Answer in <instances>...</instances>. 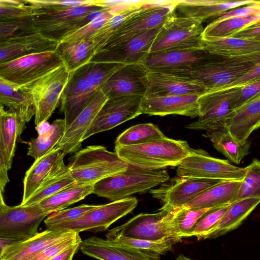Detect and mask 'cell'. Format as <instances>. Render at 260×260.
<instances>
[{
	"mask_svg": "<svg viewBox=\"0 0 260 260\" xmlns=\"http://www.w3.org/2000/svg\"><path fill=\"white\" fill-rule=\"evenodd\" d=\"M191 149L187 141L167 137L137 145L115 146V152L127 164L151 170L178 166Z\"/></svg>",
	"mask_w": 260,
	"mask_h": 260,
	"instance_id": "cell-1",
	"label": "cell"
},
{
	"mask_svg": "<svg viewBox=\"0 0 260 260\" xmlns=\"http://www.w3.org/2000/svg\"><path fill=\"white\" fill-rule=\"evenodd\" d=\"M260 62V50L241 56L222 57L200 67L159 71L190 77L201 82L208 91L228 88Z\"/></svg>",
	"mask_w": 260,
	"mask_h": 260,
	"instance_id": "cell-2",
	"label": "cell"
},
{
	"mask_svg": "<svg viewBox=\"0 0 260 260\" xmlns=\"http://www.w3.org/2000/svg\"><path fill=\"white\" fill-rule=\"evenodd\" d=\"M170 179L164 169H148L128 164L126 170L94 184L92 193L116 201L152 189Z\"/></svg>",
	"mask_w": 260,
	"mask_h": 260,
	"instance_id": "cell-3",
	"label": "cell"
},
{
	"mask_svg": "<svg viewBox=\"0 0 260 260\" xmlns=\"http://www.w3.org/2000/svg\"><path fill=\"white\" fill-rule=\"evenodd\" d=\"M108 7L94 4L67 9H32L30 17L37 31L43 36L60 42L64 38L88 23Z\"/></svg>",
	"mask_w": 260,
	"mask_h": 260,
	"instance_id": "cell-4",
	"label": "cell"
},
{
	"mask_svg": "<svg viewBox=\"0 0 260 260\" xmlns=\"http://www.w3.org/2000/svg\"><path fill=\"white\" fill-rule=\"evenodd\" d=\"M76 184H94L125 171L128 164L102 145L88 146L75 152L68 165Z\"/></svg>",
	"mask_w": 260,
	"mask_h": 260,
	"instance_id": "cell-5",
	"label": "cell"
},
{
	"mask_svg": "<svg viewBox=\"0 0 260 260\" xmlns=\"http://www.w3.org/2000/svg\"><path fill=\"white\" fill-rule=\"evenodd\" d=\"M202 23L197 19L177 16L174 13L162 25L151 46L150 54L204 47Z\"/></svg>",
	"mask_w": 260,
	"mask_h": 260,
	"instance_id": "cell-6",
	"label": "cell"
},
{
	"mask_svg": "<svg viewBox=\"0 0 260 260\" xmlns=\"http://www.w3.org/2000/svg\"><path fill=\"white\" fill-rule=\"evenodd\" d=\"M56 51L26 55L0 64V78L22 86L27 84L64 65Z\"/></svg>",
	"mask_w": 260,
	"mask_h": 260,
	"instance_id": "cell-7",
	"label": "cell"
},
{
	"mask_svg": "<svg viewBox=\"0 0 260 260\" xmlns=\"http://www.w3.org/2000/svg\"><path fill=\"white\" fill-rule=\"evenodd\" d=\"M71 73L64 64L43 77L22 85L31 94L36 107L37 126L51 117L60 101Z\"/></svg>",
	"mask_w": 260,
	"mask_h": 260,
	"instance_id": "cell-8",
	"label": "cell"
},
{
	"mask_svg": "<svg viewBox=\"0 0 260 260\" xmlns=\"http://www.w3.org/2000/svg\"><path fill=\"white\" fill-rule=\"evenodd\" d=\"M177 3V1H151L129 18L100 51L114 48L138 34L163 25L175 13Z\"/></svg>",
	"mask_w": 260,
	"mask_h": 260,
	"instance_id": "cell-9",
	"label": "cell"
},
{
	"mask_svg": "<svg viewBox=\"0 0 260 260\" xmlns=\"http://www.w3.org/2000/svg\"><path fill=\"white\" fill-rule=\"evenodd\" d=\"M177 176L223 181H242L245 167L231 164L229 160L213 157L205 151L192 149L190 155L177 166Z\"/></svg>",
	"mask_w": 260,
	"mask_h": 260,
	"instance_id": "cell-10",
	"label": "cell"
},
{
	"mask_svg": "<svg viewBox=\"0 0 260 260\" xmlns=\"http://www.w3.org/2000/svg\"><path fill=\"white\" fill-rule=\"evenodd\" d=\"M48 214L38 204L9 206L0 194V237L24 241L36 235L39 224Z\"/></svg>",
	"mask_w": 260,
	"mask_h": 260,
	"instance_id": "cell-11",
	"label": "cell"
},
{
	"mask_svg": "<svg viewBox=\"0 0 260 260\" xmlns=\"http://www.w3.org/2000/svg\"><path fill=\"white\" fill-rule=\"evenodd\" d=\"M242 86L231 87L208 91L198 99V120L185 127L192 130H205L224 124L234 109Z\"/></svg>",
	"mask_w": 260,
	"mask_h": 260,
	"instance_id": "cell-12",
	"label": "cell"
},
{
	"mask_svg": "<svg viewBox=\"0 0 260 260\" xmlns=\"http://www.w3.org/2000/svg\"><path fill=\"white\" fill-rule=\"evenodd\" d=\"M134 197L98 205L78 219L55 225L49 230H71L77 233L85 231L100 232L106 231L114 222L131 212L137 206Z\"/></svg>",
	"mask_w": 260,
	"mask_h": 260,
	"instance_id": "cell-13",
	"label": "cell"
},
{
	"mask_svg": "<svg viewBox=\"0 0 260 260\" xmlns=\"http://www.w3.org/2000/svg\"><path fill=\"white\" fill-rule=\"evenodd\" d=\"M223 181L177 176L158 188L151 189L150 192L154 198L163 203L160 209L170 212L183 206L207 189Z\"/></svg>",
	"mask_w": 260,
	"mask_h": 260,
	"instance_id": "cell-14",
	"label": "cell"
},
{
	"mask_svg": "<svg viewBox=\"0 0 260 260\" xmlns=\"http://www.w3.org/2000/svg\"><path fill=\"white\" fill-rule=\"evenodd\" d=\"M169 212L160 209L155 213L139 214L125 223L109 230L106 235V238L110 240L122 236L156 241L174 236L167 221Z\"/></svg>",
	"mask_w": 260,
	"mask_h": 260,
	"instance_id": "cell-15",
	"label": "cell"
},
{
	"mask_svg": "<svg viewBox=\"0 0 260 260\" xmlns=\"http://www.w3.org/2000/svg\"><path fill=\"white\" fill-rule=\"evenodd\" d=\"M143 98L141 95H131L109 99L98 113L82 141L142 114L141 105Z\"/></svg>",
	"mask_w": 260,
	"mask_h": 260,
	"instance_id": "cell-16",
	"label": "cell"
},
{
	"mask_svg": "<svg viewBox=\"0 0 260 260\" xmlns=\"http://www.w3.org/2000/svg\"><path fill=\"white\" fill-rule=\"evenodd\" d=\"M99 90L88 79L84 65L71 73L60 99L66 130Z\"/></svg>",
	"mask_w": 260,
	"mask_h": 260,
	"instance_id": "cell-17",
	"label": "cell"
},
{
	"mask_svg": "<svg viewBox=\"0 0 260 260\" xmlns=\"http://www.w3.org/2000/svg\"><path fill=\"white\" fill-rule=\"evenodd\" d=\"M162 25L137 35L120 45L98 52L90 61L115 62L124 64L143 63Z\"/></svg>",
	"mask_w": 260,
	"mask_h": 260,
	"instance_id": "cell-18",
	"label": "cell"
},
{
	"mask_svg": "<svg viewBox=\"0 0 260 260\" xmlns=\"http://www.w3.org/2000/svg\"><path fill=\"white\" fill-rule=\"evenodd\" d=\"M149 70L143 63L125 64L101 86L100 90L108 98L141 95L147 90Z\"/></svg>",
	"mask_w": 260,
	"mask_h": 260,
	"instance_id": "cell-19",
	"label": "cell"
},
{
	"mask_svg": "<svg viewBox=\"0 0 260 260\" xmlns=\"http://www.w3.org/2000/svg\"><path fill=\"white\" fill-rule=\"evenodd\" d=\"M207 92V88L198 80L161 71L149 70L147 90L144 96L201 95Z\"/></svg>",
	"mask_w": 260,
	"mask_h": 260,
	"instance_id": "cell-20",
	"label": "cell"
},
{
	"mask_svg": "<svg viewBox=\"0 0 260 260\" xmlns=\"http://www.w3.org/2000/svg\"><path fill=\"white\" fill-rule=\"evenodd\" d=\"M221 57L203 47L149 54L143 63L149 70L188 68L207 64Z\"/></svg>",
	"mask_w": 260,
	"mask_h": 260,
	"instance_id": "cell-21",
	"label": "cell"
},
{
	"mask_svg": "<svg viewBox=\"0 0 260 260\" xmlns=\"http://www.w3.org/2000/svg\"><path fill=\"white\" fill-rule=\"evenodd\" d=\"M100 89L74 121L65 131L57 145L66 154L76 152L81 147L82 139L91 125L98 113L108 100Z\"/></svg>",
	"mask_w": 260,
	"mask_h": 260,
	"instance_id": "cell-22",
	"label": "cell"
},
{
	"mask_svg": "<svg viewBox=\"0 0 260 260\" xmlns=\"http://www.w3.org/2000/svg\"><path fill=\"white\" fill-rule=\"evenodd\" d=\"M80 249L87 256L99 260H159V254L91 237L82 241Z\"/></svg>",
	"mask_w": 260,
	"mask_h": 260,
	"instance_id": "cell-23",
	"label": "cell"
},
{
	"mask_svg": "<svg viewBox=\"0 0 260 260\" xmlns=\"http://www.w3.org/2000/svg\"><path fill=\"white\" fill-rule=\"evenodd\" d=\"M59 43L38 32L0 41V64L26 55L55 51Z\"/></svg>",
	"mask_w": 260,
	"mask_h": 260,
	"instance_id": "cell-24",
	"label": "cell"
},
{
	"mask_svg": "<svg viewBox=\"0 0 260 260\" xmlns=\"http://www.w3.org/2000/svg\"><path fill=\"white\" fill-rule=\"evenodd\" d=\"M201 95L190 94L158 97L143 96L141 114L160 116L176 114L191 118L198 117V99Z\"/></svg>",
	"mask_w": 260,
	"mask_h": 260,
	"instance_id": "cell-25",
	"label": "cell"
},
{
	"mask_svg": "<svg viewBox=\"0 0 260 260\" xmlns=\"http://www.w3.org/2000/svg\"><path fill=\"white\" fill-rule=\"evenodd\" d=\"M71 230H46L19 241L0 253V260H31L45 248L72 235Z\"/></svg>",
	"mask_w": 260,
	"mask_h": 260,
	"instance_id": "cell-26",
	"label": "cell"
},
{
	"mask_svg": "<svg viewBox=\"0 0 260 260\" xmlns=\"http://www.w3.org/2000/svg\"><path fill=\"white\" fill-rule=\"evenodd\" d=\"M25 124L16 113L5 110L0 105V166L8 170L12 167L17 140Z\"/></svg>",
	"mask_w": 260,
	"mask_h": 260,
	"instance_id": "cell-27",
	"label": "cell"
},
{
	"mask_svg": "<svg viewBox=\"0 0 260 260\" xmlns=\"http://www.w3.org/2000/svg\"><path fill=\"white\" fill-rule=\"evenodd\" d=\"M224 125L237 140H248L250 134L260 127V94L234 109Z\"/></svg>",
	"mask_w": 260,
	"mask_h": 260,
	"instance_id": "cell-28",
	"label": "cell"
},
{
	"mask_svg": "<svg viewBox=\"0 0 260 260\" xmlns=\"http://www.w3.org/2000/svg\"><path fill=\"white\" fill-rule=\"evenodd\" d=\"M259 203L260 199L250 198L231 204L217 223L198 240L216 238L235 230Z\"/></svg>",
	"mask_w": 260,
	"mask_h": 260,
	"instance_id": "cell-29",
	"label": "cell"
},
{
	"mask_svg": "<svg viewBox=\"0 0 260 260\" xmlns=\"http://www.w3.org/2000/svg\"><path fill=\"white\" fill-rule=\"evenodd\" d=\"M254 1H177L176 10L181 16L194 18L202 22L210 18L218 16L229 10L244 5H249Z\"/></svg>",
	"mask_w": 260,
	"mask_h": 260,
	"instance_id": "cell-30",
	"label": "cell"
},
{
	"mask_svg": "<svg viewBox=\"0 0 260 260\" xmlns=\"http://www.w3.org/2000/svg\"><path fill=\"white\" fill-rule=\"evenodd\" d=\"M66 154L55 147L45 155L35 160L26 171L23 180L21 203L24 204L40 187Z\"/></svg>",
	"mask_w": 260,
	"mask_h": 260,
	"instance_id": "cell-31",
	"label": "cell"
},
{
	"mask_svg": "<svg viewBox=\"0 0 260 260\" xmlns=\"http://www.w3.org/2000/svg\"><path fill=\"white\" fill-rule=\"evenodd\" d=\"M0 105L16 113L27 122L36 113V107L30 93L25 88L10 83L0 78Z\"/></svg>",
	"mask_w": 260,
	"mask_h": 260,
	"instance_id": "cell-32",
	"label": "cell"
},
{
	"mask_svg": "<svg viewBox=\"0 0 260 260\" xmlns=\"http://www.w3.org/2000/svg\"><path fill=\"white\" fill-rule=\"evenodd\" d=\"M241 181H223L207 189L183 206L201 209L231 204L237 200Z\"/></svg>",
	"mask_w": 260,
	"mask_h": 260,
	"instance_id": "cell-33",
	"label": "cell"
},
{
	"mask_svg": "<svg viewBox=\"0 0 260 260\" xmlns=\"http://www.w3.org/2000/svg\"><path fill=\"white\" fill-rule=\"evenodd\" d=\"M203 135L210 139L214 147L231 161L239 164L249 153L250 142L236 139L224 125L206 131Z\"/></svg>",
	"mask_w": 260,
	"mask_h": 260,
	"instance_id": "cell-34",
	"label": "cell"
},
{
	"mask_svg": "<svg viewBox=\"0 0 260 260\" xmlns=\"http://www.w3.org/2000/svg\"><path fill=\"white\" fill-rule=\"evenodd\" d=\"M202 40L207 50L223 57L241 56L260 50V41L254 39L202 38Z\"/></svg>",
	"mask_w": 260,
	"mask_h": 260,
	"instance_id": "cell-35",
	"label": "cell"
},
{
	"mask_svg": "<svg viewBox=\"0 0 260 260\" xmlns=\"http://www.w3.org/2000/svg\"><path fill=\"white\" fill-rule=\"evenodd\" d=\"M68 166L61 159L37 191L23 204H37L61 190L76 184Z\"/></svg>",
	"mask_w": 260,
	"mask_h": 260,
	"instance_id": "cell-36",
	"label": "cell"
},
{
	"mask_svg": "<svg viewBox=\"0 0 260 260\" xmlns=\"http://www.w3.org/2000/svg\"><path fill=\"white\" fill-rule=\"evenodd\" d=\"M94 184H75L68 187L38 203L48 214L65 209L92 193Z\"/></svg>",
	"mask_w": 260,
	"mask_h": 260,
	"instance_id": "cell-37",
	"label": "cell"
},
{
	"mask_svg": "<svg viewBox=\"0 0 260 260\" xmlns=\"http://www.w3.org/2000/svg\"><path fill=\"white\" fill-rule=\"evenodd\" d=\"M56 50L70 73L89 62L93 56L91 43L88 40L60 42Z\"/></svg>",
	"mask_w": 260,
	"mask_h": 260,
	"instance_id": "cell-38",
	"label": "cell"
},
{
	"mask_svg": "<svg viewBox=\"0 0 260 260\" xmlns=\"http://www.w3.org/2000/svg\"><path fill=\"white\" fill-rule=\"evenodd\" d=\"M150 2L141 1L138 5L115 15L99 29L88 40L91 43L93 56L105 46L129 18Z\"/></svg>",
	"mask_w": 260,
	"mask_h": 260,
	"instance_id": "cell-39",
	"label": "cell"
},
{
	"mask_svg": "<svg viewBox=\"0 0 260 260\" xmlns=\"http://www.w3.org/2000/svg\"><path fill=\"white\" fill-rule=\"evenodd\" d=\"M66 131L64 119L55 120L50 128L45 132L39 134L38 137L28 142L27 154L35 160L51 151L58 144Z\"/></svg>",
	"mask_w": 260,
	"mask_h": 260,
	"instance_id": "cell-40",
	"label": "cell"
},
{
	"mask_svg": "<svg viewBox=\"0 0 260 260\" xmlns=\"http://www.w3.org/2000/svg\"><path fill=\"white\" fill-rule=\"evenodd\" d=\"M211 208L191 209L185 206L170 211L167 221L174 236L189 237L190 232L199 219Z\"/></svg>",
	"mask_w": 260,
	"mask_h": 260,
	"instance_id": "cell-41",
	"label": "cell"
},
{
	"mask_svg": "<svg viewBox=\"0 0 260 260\" xmlns=\"http://www.w3.org/2000/svg\"><path fill=\"white\" fill-rule=\"evenodd\" d=\"M260 20V15L234 17L226 19L214 20L204 29L202 38L221 39L232 37L251 23Z\"/></svg>",
	"mask_w": 260,
	"mask_h": 260,
	"instance_id": "cell-42",
	"label": "cell"
},
{
	"mask_svg": "<svg viewBox=\"0 0 260 260\" xmlns=\"http://www.w3.org/2000/svg\"><path fill=\"white\" fill-rule=\"evenodd\" d=\"M166 136L158 127L151 123H141L130 127L115 141V146L134 145L162 139Z\"/></svg>",
	"mask_w": 260,
	"mask_h": 260,
	"instance_id": "cell-43",
	"label": "cell"
},
{
	"mask_svg": "<svg viewBox=\"0 0 260 260\" xmlns=\"http://www.w3.org/2000/svg\"><path fill=\"white\" fill-rule=\"evenodd\" d=\"M181 239V237L175 236H169L156 241L136 239L120 236L110 241L118 244L159 255L171 250L172 246Z\"/></svg>",
	"mask_w": 260,
	"mask_h": 260,
	"instance_id": "cell-44",
	"label": "cell"
},
{
	"mask_svg": "<svg viewBox=\"0 0 260 260\" xmlns=\"http://www.w3.org/2000/svg\"><path fill=\"white\" fill-rule=\"evenodd\" d=\"M250 198L260 199V160L256 158L245 167L236 202Z\"/></svg>",
	"mask_w": 260,
	"mask_h": 260,
	"instance_id": "cell-45",
	"label": "cell"
},
{
	"mask_svg": "<svg viewBox=\"0 0 260 260\" xmlns=\"http://www.w3.org/2000/svg\"><path fill=\"white\" fill-rule=\"evenodd\" d=\"M97 206L98 205L82 204L53 212L49 214L44 220L46 229L55 225L76 220Z\"/></svg>",
	"mask_w": 260,
	"mask_h": 260,
	"instance_id": "cell-46",
	"label": "cell"
},
{
	"mask_svg": "<svg viewBox=\"0 0 260 260\" xmlns=\"http://www.w3.org/2000/svg\"><path fill=\"white\" fill-rule=\"evenodd\" d=\"M31 7L24 0H0V21L31 17Z\"/></svg>",
	"mask_w": 260,
	"mask_h": 260,
	"instance_id": "cell-47",
	"label": "cell"
},
{
	"mask_svg": "<svg viewBox=\"0 0 260 260\" xmlns=\"http://www.w3.org/2000/svg\"><path fill=\"white\" fill-rule=\"evenodd\" d=\"M36 32L38 31L34 26L30 17L0 21V41L10 37Z\"/></svg>",
	"mask_w": 260,
	"mask_h": 260,
	"instance_id": "cell-48",
	"label": "cell"
},
{
	"mask_svg": "<svg viewBox=\"0 0 260 260\" xmlns=\"http://www.w3.org/2000/svg\"><path fill=\"white\" fill-rule=\"evenodd\" d=\"M230 205L213 208L204 214L197 222L189 237H196L197 239L210 230L221 218L228 209Z\"/></svg>",
	"mask_w": 260,
	"mask_h": 260,
	"instance_id": "cell-49",
	"label": "cell"
},
{
	"mask_svg": "<svg viewBox=\"0 0 260 260\" xmlns=\"http://www.w3.org/2000/svg\"><path fill=\"white\" fill-rule=\"evenodd\" d=\"M82 241L79 233L75 232L61 241L48 246L31 260H50L74 244Z\"/></svg>",
	"mask_w": 260,
	"mask_h": 260,
	"instance_id": "cell-50",
	"label": "cell"
},
{
	"mask_svg": "<svg viewBox=\"0 0 260 260\" xmlns=\"http://www.w3.org/2000/svg\"><path fill=\"white\" fill-rule=\"evenodd\" d=\"M33 9L43 10L67 9L74 7L94 4L95 0L85 1H55V0H24Z\"/></svg>",
	"mask_w": 260,
	"mask_h": 260,
	"instance_id": "cell-51",
	"label": "cell"
},
{
	"mask_svg": "<svg viewBox=\"0 0 260 260\" xmlns=\"http://www.w3.org/2000/svg\"><path fill=\"white\" fill-rule=\"evenodd\" d=\"M259 94L260 79L242 86L240 95L234 106V109L256 98Z\"/></svg>",
	"mask_w": 260,
	"mask_h": 260,
	"instance_id": "cell-52",
	"label": "cell"
},
{
	"mask_svg": "<svg viewBox=\"0 0 260 260\" xmlns=\"http://www.w3.org/2000/svg\"><path fill=\"white\" fill-rule=\"evenodd\" d=\"M250 15H260V6L254 1L249 5L239 7L221 14L215 20L220 21L234 17H242Z\"/></svg>",
	"mask_w": 260,
	"mask_h": 260,
	"instance_id": "cell-53",
	"label": "cell"
},
{
	"mask_svg": "<svg viewBox=\"0 0 260 260\" xmlns=\"http://www.w3.org/2000/svg\"><path fill=\"white\" fill-rule=\"evenodd\" d=\"M260 36V20L246 26L232 37L241 39H255Z\"/></svg>",
	"mask_w": 260,
	"mask_h": 260,
	"instance_id": "cell-54",
	"label": "cell"
},
{
	"mask_svg": "<svg viewBox=\"0 0 260 260\" xmlns=\"http://www.w3.org/2000/svg\"><path fill=\"white\" fill-rule=\"evenodd\" d=\"M260 79V62L243 77L231 84L229 87L242 86Z\"/></svg>",
	"mask_w": 260,
	"mask_h": 260,
	"instance_id": "cell-55",
	"label": "cell"
},
{
	"mask_svg": "<svg viewBox=\"0 0 260 260\" xmlns=\"http://www.w3.org/2000/svg\"><path fill=\"white\" fill-rule=\"evenodd\" d=\"M81 242L74 244L50 260H73L75 254L80 248Z\"/></svg>",
	"mask_w": 260,
	"mask_h": 260,
	"instance_id": "cell-56",
	"label": "cell"
},
{
	"mask_svg": "<svg viewBox=\"0 0 260 260\" xmlns=\"http://www.w3.org/2000/svg\"><path fill=\"white\" fill-rule=\"evenodd\" d=\"M8 170L2 166H0V194H4L5 188L9 182L8 175Z\"/></svg>",
	"mask_w": 260,
	"mask_h": 260,
	"instance_id": "cell-57",
	"label": "cell"
},
{
	"mask_svg": "<svg viewBox=\"0 0 260 260\" xmlns=\"http://www.w3.org/2000/svg\"><path fill=\"white\" fill-rule=\"evenodd\" d=\"M16 239L9 238L0 237V253L3 251L8 247L19 242Z\"/></svg>",
	"mask_w": 260,
	"mask_h": 260,
	"instance_id": "cell-58",
	"label": "cell"
},
{
	"mask_svg": "<svg viewBox=\"0 0 260 260\" xmlns=\"http://www.w3.org/2000/svg\"><path fill=\"white\" fill-rule=\"evenodd\" d=\"M175 260H192V259L181 254H179Z\"/></svg>",
	"mask_w": 260,
	"mask_h": 260,
	"instance_id": "cell-59",
	"label": "cell"
},
{
	"mask_svg": "<svg viewBox=\"0 0 260 260\" xmlns=\"http://www.w3.org/2000/svg\"><path fill=\"white\" fill-rule=\"evenodd\" d=\"M254 39L260 41V36L255 38Z\"/></svg>",
	"mask_w": 260,
	"mask_h": 260,
	"instance_id": "cell-60",
	"label": "cell"
}]
</instances>
